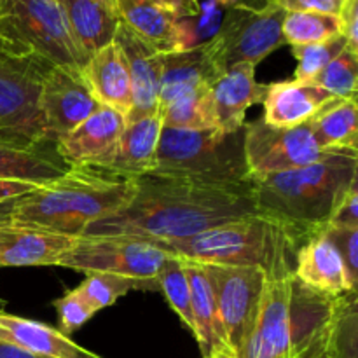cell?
Wrapping results in <instances>:
<instances>
[{
    "label": "cell",
    "instance_id": "obj_29",
    "mask_svg": "<svg viewBox=\"0 0 358 358\" xmlns=\"http://www.w3.org/2000/svg\"><path fill=\"white\" fill-rule=\"evenodd\" d=\"M163 128L212 129L219 128L212 87L182 94L157 108Z\"/></svg>",
    "mask_w": 358,
    "mask_h": 358
},
{
    "label": "cell",
    "instance_id": "obj_38",
    "mask_svg": "<svg viewBox=\"0 0 358 358\" xmlns=\"http://www.w3.org/2000/svg\"><path fill=\"white\" fill-rule=\"evenodd\" d=\"M329 227H338V229H355L358 227V182L350 187L343 201L339 203Z\"/></svg>",
    "mask_w": 358,
    "mask_h": 358
},
{
    "label": "cell",
    "instance_id": "obj_24",
    "mask_svg": "<svg viewBox=\"0 0 358 358\" xmlns=\"http://www.w3.org/2000/svg\"><path fill=\"white\" fill-rule=\"evenodd\" d=\"M70 166L56 150V142L16 145L0 142V178L45 185L69 173Z\"/></svg>",
    "mask_w": 358,
    "mask_h": 358
},
{
    "label": "cell",
    "instance_id": "obj_37",
    "mask_svg": "<svg viewBox=\"0 0 358 358\" xmlns=\"http://www.w3.org/2000/svg\"><path fill=\"white\" fill-rule=\"evenodd\" d=\"M332 243L338 247L343 261H345L348 275L353 285L357 287L358 280V227L355 229H338V227H327L325 231Z\"/></svg>",
    "mask_w": 358,
    "mask_h": 358
},
{
    "label": "cell",
    "instance_id": "obj_43",
    "mask_svg": "<svg viewBox=\"0 0 358 358\" xmlns=\"http://www.w3.org/2000/svg\"><path fill=\"white\" fill-rule=\"evenodd\" d=\"M0 358H41L34 353L27 352V350H21L17 346L10 345V343L0 341Z\"/></svg>",
    "mask_w": 358,
    "mask_h": 358
},
{
    "label": "cell",
    "instance_id": "obj_31",
    "mask_svg": "<svg viewBox=\"0 0 358 358\" xmlns=\"http://www.w3.org/2000/svg\"><path fill=\"white\" fill-rule=\"evenodd\" d=\"M283 42L292 45L318 44L341 35L338 16L289 10L282 23Z\"/></svg>",
    "mask_w": 358,
    "mask_h": 358
},
{
    "label": "cell",
    "instance_id": "obj_20",
    "mask_svg": "<svg viewBox=\"0 0 358 358\" xmlns=\"http://www.w3.org/2000/svg\"><path fill=\"white\" fill-rule=\"evenodd\" d=\"M84 80L96 101L128 117L133 107L131 80L124 52L112 41L90 56L83 70Z\"/></svg>",
    "mask_w": 358,
    "mask_h": 358
},
{
    "label": "cell",
    "instance_id": "obj_21",
    "mask_svg": "<svg viewBox=\"0 0 358 358\" xmlns=\"http://www.w3.org/2000/svg\"><path fill=\"white\" fill-rule=\"evenodd\" d=\"M0 341L10 343L41 358H103L73 343L58 329L3 310H0Z\"/></svg>",
    "mask_w": 358,
    "mask_h": 358
},
{
    "label": "cell",
    "instance_id": "obj_8",
    "mask_svg": "<svg viewBox=\"0 0 358 358\" xmlns=\"http://www.w3.org/2000/svg\"><path fill=\"white\" fill-rule=\"evenodd\" d=\"M49 69L52 66L0 48V142H55L41 112L42 80Z\"/></svg>",
    "mask_w": 358,
    "mask_h": 358
},
{
    "label": "cell",
    "instance_id": "obj_1",
    "mask_svg": "<svg viewBox=\"0 0 358 358\" xmlns=\"http://www.w3.org/2000/svg\"><path fill=\"white\" fill-rule=\"evenodd\" d=\"M250 215H259L250 180L199 184L143 175L135 178V192L128 205L90 224L83 236H129L163 243Z\"/></svg>",
    "mask_w": 358,
    "mask_h": 358
},
{
    "label": "cell",
    "instance_id": "obj_44",
    "mask_svg": "<svg viewBox=\"0 0 358 358\" xmlns=\"http://www.w3.org/2000/svg\"><path fill=\"white\" fill-rule=\"evenodd\" d=\"M17 199H20V198H17ZM17 199H13V201L0 203V226H3V224H9L10 222V219H13L14 206H16Z\"/></svg>",
    "mask_w": 358,
    "mask_h": 358
},
{
    "label": "cell",
    "instance_id": "obj_18",
    "mask_svg": "<svg viewBox=\"0 0 358 358\" xmlns=\"http://www.w3.org/2000/svg\"><path fill=\"white\" fill-rule=\"evenodd\" d=\"M255 66L254 63H236L213 80V105L222 131L243 129L248 108L264 100L268 86L255 80Z\"/></svg>",
    "mask_w": 358,
    "mask_h": 358
},
{
    "label": "cell",
    "instance_id": "obj_11",
    "mask_svg": "<svg viewBox=\"0 0 358 358\" xmlns=\"http://www.w3.org/2000/svg\"><path fill=\"white\" fill-rule=\"evenodd\" d=\"M290 250L280 252L271 268L266 271L259 315L248 343L245 358H292V292L294 269L290 268Z\"/></svg>",
    "mask_w": 358,
    "mask_h": 358
},
{
    "label": "cell",
    "instance_id": "obj_16",
    "mask_svg": "<svg viewBox=\"0 0 358 358\" xmlns=\"http://www.w3.org/2000/svg\"><path fill=\"white\" fill-rule=\"evenodd\" d=\"M294 278L306 289L327 297L357 292L338 247L325 231L297 248Z\"/></svg>",
    "mask_w": 358,
    "mask_h": 358
},
{
    "label": "cell",
    "instance_id": "obj_45",
    "mask_svg": "<svg viewBox=\"0 0 358 358\" xmlns=\"http://www.w3.org/2000/svg\"><path fill=\"white\" fill-rule=\"evenodd\" d=\"M208 358H238L234 355V352L231 348H222L219 350V352H215L213 355H210Z\"/></svg>",
    "mask_w": 358,
    "mask_h": 358
},
{
    "label": "cell",
    "instance_id": "obj_40",
    "mask_svg": "<svg viewBox=\"0 0 358 358\" xmlns=\"http://www.w3.org/2000/svg\"><path fill=\"white\" fill-rule=\"evenodd\" d=\"M341 2L343 0H278L287 13L297 10V13H320L331 16H338Z\"/></svg>",
    "mask_w": 358,
    "mask_h": 358
},
{
    "label": "cell",
    "instance_id": "obj_12",
    "mask_svg": "<svg viewBox=\"0 0 358 358\" xmlns=\"http://www.w3.org/2000/svg\"><path fill=\"white\" fill-rule=\"evenodd\" d=\"M243 149L250 178L304 168L332 152L320 149L308 122L282 128L264 119L245 122Z\"/></svg>",
    "mask_w": 358,
    "mask_h": 358
},
{
    "label": "cell",
    "instance_id": "obj_15",
    "mask_svg": "<svg viewBox=\"0 0 358 358\" xmlns=\"http://www.w3.org/2000/svg\"><path fill=\"white\" fill-rule=\"evenodd\" d=\"M114 41L124 52L128 62L129 80H131L133 107L126 122L138 121L147 115L157 114L159 103V86L163 76L164 52L143 41L124 23H119Z\"/></svg>",
    "mask_w": 358,
    "mask_h": 358
},
{
    "label": "cell",
    "instance_id": "obj_7",
    "mask_svg": "<svg viewBox=\"0 0 358 358\" xmlns=\"http://www.w3.org/2000/svg\"><path fill=\"white\" fill-rule=\"evenodd\" d=\"M287 10L278 0H227L220 28L206 52L217 73L236 63H261L266 56L285 45L282 23Z\"/></svg>",
    "mask_w": 358,
    "mask_h": 358
},
{
    "label": "cell",
    "instance_id": "obj_4",
    "mask_svg": "<svg viewBox=\"0 0 358 358\" xmlns=\"http://www.w3.org/2000/svg\"><path fill=\"white\" fill-rule=\"evenodd\" d=\"M149 175L199 184H245L250 173L245 161L243 129L226 133L219 128H163L156 166Z\"/></svg>",
    "mask_w": 358,
    "mask_h": 358
},
{
    "label": "cell",
    "instance_id": "obj_14",
    "mask_svg": "<svg viewBox=\"0 0 358 358\" xmlns=\"http://www.w3.org/2000/svg\"><path fill=\"white\" fill-rule=\"evenodd\" d=\"M124 126V115L100 105L69 135L56 140V150L70 166L107 171Z\"/></svg>",
    "mask_w": 358,
    "mask_h": 358
},
{
    "label": "cell",
    "instance_id": "obj_5",
    "mask_svg": "<svg viewBox=\"0 0 358 358\" xmlns=\"http://www.w3.org/2000/svg\"><path fill=\"white\" fill-rule=\"evenodd\" d=\"M0 48L77 72L90 59L73 38L59 0H0Z\"/></svg>",
    "mask_w": 358,
    "mask_h": 358
},
{
    "label": "cell",
    "instance_id": "obj_2",
    "mask_svg": "<svg viewBox=\"0 0 358 358\" xmlns=\"http://www.w3.org/2000/svg\"><path fill=\"white\" fill-rule=\"evenodd\" d=\"M357 182L355 150H332L304 168L250 178L257 213L283 231L294 250L327 231L336 208Z\"/></svg>",
    "mask_w": 358,
    "mask_h": 358
},
{
    "label": "cell",
    "instance_id": "obj_9",
    "mask_svg": "<svg viewBox=\"0 0 358 358\" xmlns=\"http://www.w3.org/2000/svg\"><path fill=\"white\" fill-rule=\"evenodd\" d=\"M170 254L156 243L129 236H79L58 266L84 275L105 273L156 289V276Z\"/></svg>",
    "mask_w": 358,
    "mask_h": 358
},
{
    "label": "cell",
    "instance_id": "obj_36",
    "mask_svg": "<svg viewBox=\"0 0 358 358\" xmlns=\"http://www.w3.org/2000/svg\"><path fill=\"white\" fill-rule=\"evenodd\" d=\"M55 306L59 318L58 331L63 332L65 336L72 334L77 329L83 327V325L96 313L94 308L87 303L86 297L80 294L79 289L70 290L69 294H65L63 297L56 299Z\"/></svg>",
    "mask_w": 358,
    "mask_h": 358
},
{
    "label": "cell",
    "instance_id": "obj_27",
    "mask_svg": "<svg viewBox=\"0 0 358 358\" xmlns=\"http://www.w3.org/2000/svg\"><path fill=\"white\" fill-rule=\"evenodd\" d=\"M66 23L77 44L90 58L114 41L119 14L96 0H59Z\"/></svg>",
    "mask_w": 358,
    "mask_h": 358
},
{
    "label": "cell",
    "instance_id": "obj_47",
    "mask_svg": "<svg viewBox=\"0 0 358 358\" xmlns=\"http://www.w3.org/2000/svg\"><path fill=\"white\" fill-rule=\"evenodd\" d=\"M296 358H327L324 353H315V355H304V357H296Z\"/></svg>",
    "mask_w": 358,
    "mask_h": 358
},
{
    "label": "cell",
    "instance_id": "obj_34",
    "mask_svg": "<svg viewBox=\"0 0 358 358\" xmlns=\"http://www.w3.org/2000/svg\"><path fill=\"white\" fill-rule=\"evenodd\" d=\"M346 48V41L339 37L331 41L318 42V44L292 45V55L296 58V80H311L322 72L343 49Z\"/></svg>",
    "mask_w": 358,
    "mask_h": 358
},
{
    "label": "cell",
    "instance_id": "obj_41",
    "mask_svg": "<svg viewBox=\"0 0 358 358\" xmlns=\"http://www.w3.org/2000/svg\"><path fill=\"white\" fill-rule=\"evenodd\" d=\"M38 187H41V184H35V182L6 180V178H0V203L23 198V196L30 194V192H34Z\"/></svg>",
    "mask_w": 358,
    "mask_h": 358
},
{
    "label": "cell",
    "instance_id": "obj_17",
    "mask_svg": "<svg viewBox=\"0 0 358 358\" xmlns=\"http://www.w3.org/2000/svg\"><path fill=\"white\" fill-rule=\"evenodd\" d=\"M77 238L9 222L0 226V268L58 266Z\"/></svg>",
    "mask_w": 358,
    "mask_h": 358
},
{
    "label": "cell",
    "instance_id": "obj_46",
    "mask_svg": "<svg viewBox=\"0 0 358 358\" xmlns=\"http://www.w3.org/2000/svg\"><path fill=\"white\" fill-rule=\"evenodd\" d=\"M96 2H100L101 6L108 7V9L115 10V0H96ZM115 13H117V10H115Z\"/></svg>",
    "mask_w": 358,
    "mask_h": 358
},
{
    "label": "cell",
    "instance_id": "obj_10",
    "mask_svg": "<svg viewBox=\"0 0 358 358\" xmlns=\"http://www.w3.org/2000/svg\"><path fill=\"white\" fill-rule=\"evenodd\" d=\"M206 266L227 346L245 358L259 315L266 271L257 266Z\"/></svg>",
    "mask_w": 358,
    "mask_h": 358
},
{
    "label": "cell",
    "instance_id": "obj_6",
    "mask_svg": "<svg viewBox=\"0 0 358 358\" xmlns=\"http://www.w3.org/2000/svg\"><path fill=\"white\" fill-rule=\"evenodd\" d=\"M152 243L185 261L210 266H257L264 271L271 268L283 248L292 247L283 231L262 215L222 224L185 240Z\"/></svg>",
    "mask_w": 358,
    "mask_h": 358
},
{
    "label": "cell",
    "instance_id": "obj_13",
    "mask_svg": "<svg viewBox=\"0 0 358 358\" xmlns=\"http://www.w3.org/2000/svg\"><path fill=\"white\" fill-rule=\"evenodd\" d=\"M100 103L84 80L83 72L52 66L45 72L41 90V112L52 138L59 140L86 121Z\"/></svg>",
    "mask_w": 358,
    "mask_h": 358
},
{
    "label": "cell",
    "instance_id": "obj_32",
    "mask_svg": "<svg viewBox=\"0 0 358 358\" xmlns=\"http://www.w3.org/2000/svg\"><path fill=\"white\" fill-rule=\"evenodd\" d=\"M156 285L159 292L170 303L171 310L178 315L185 327L194 336V318H192V304H191V287H189L187 273H185L184 261L177 255L168 257L161 271L156 276Z\"/></svg>",
    "mask_w": 358,
    "mask_h": 358
},
{
    "label": "cell",
    "instance_id": "obj_23",
    "mask_svg": "<svg viewBox=\"0 0 358 358\" xmlns=\"http://www.w3.org/2000/svg\"><path fill=\"white\" fill-rule=\"evenodd\" d=\"M161 129H163V121H161L159 114L126 122L117 149H115L114 159L107 168L108 173L129 178V180L149 175L156 166Z\"/></svg>",
    "mask_w": 358,
    "mask_h": 358
},
{
    "label": "cell",
    "instance_id": "obj_26",
    "mask_svg": "<svg viewBox=\"0 0 358 358\" xmlns=\"http://www.w3.org/2000/svg\"><path fill=\"white\" fill-rule=\"evenodd\" d=\"M191 287L192 318H194V338L201 350L203 358H208L222 348H229L224 334L222 322L217 310L215 296L205 264L182 259Z\"/></svg>",
    "mask_w": 358,
    "mask_h": 358
},
{
    "label": "cell",
    "instance_id": "obj_28",
    "mask_svg": "<svg viewBox=\"0 0 358 358\" xmlns=\"http://www.w3.org/2000/svg\"><path fill=\"white\" fill-rule=\"evenodd\" d=\"M308 124L320 149L358 152L357 100L336 98L334 101L325 105Z\"/></svg>",
    "mask_w": 358,
    "mask_h": 358
},
{
    "label": "cell",
    "instance_id": "obj_3",
    "mask_svg": "<svg viewBox=\"0 0 358 358\" xmlns=\"http://www.w3.org/2000/svg\"><path fill=\"white\" fill-rule=\"evenodd\" d=\"M133 192L135 180L73 166L58 180L17 199L10 222L79 238L90 224L124 208Z\"/></svg>",
    "mask_w": 358,
    "mask_h": 358
},
{
    "label": "cell",
    "instance_id": "obj_42",
    "mask_svg": "<svg viewBox=\"0 0 358 358\" xmlns=\"http://www.w3.org/2000/svg\"><path fill=\"white\" fill-rule=\"evenodd\" d=\"M152 2L166 7L178 17H192L199 10V0H152Z\"/></svg>",
    "mask_w": 358,
    "mask_h": 358
},
{
    "label": "cell",
    "instance_id": "obj_33",
    "mask_svg": "<svg viewBox=\"0 0 358 358\" xmlns=\"http://www.w3.org/2000/svg\"><path fill=\"white\" fill-rule=\"evenodd\" d=\"M308 83L324 87L336 98L357 100L358 52L345 48L318 76H315Z\"/></svg>",
    "mask_w": 358,
    "mask_h": 358
},
{
    "label": "cell",
    "instance_id": "obj_35",
    "mask_svg": "<svg viewBox=\"0 0 358 358\" xmlns=\"http://www.w3.org/2000/svg\"><path fill=\"white\" fill-rule=\"evenodd\" d=\"M77 289L94 308V311H100L112 306L119 297L126 296L129 290L138 289V282L122 278V276L94 273V275H86V280Z\"/></svg>",
    "mask_w": 358,
    "mask_h": 358
},
{
    "label": "cell",
    "instance_id": "obj_22",
    "mask_svg": "<svg viewBox=\"0 0 358 358\" xmlns=\"http://www.w3.org/2000/svg\"><path fill=\"white\" fill-rule=\"evenodd\" d=\"M121 23L161 52L184 49L180 20L177 14L152 0H115Z\"/></svg>",
    "mask_w": 358,
    "mask_h": 358
},
{
    "label": "cell",
    "instance_id": "obj_19",
    "mask_svg": "<svg viewBox=\"0 0 358 358\" xmlns=\"http://www.w3.org/2000/svg\"><path fill=\"white\" fill-rule=\"evenodd\" d=\"M336 96L308 80H283L269 84L264 100V121L273 126L294 128L310 122Z\"/></svg>",
    "mask_w": 358,
    "mask_h": 358
},
{
    "label": "cell",
    "instance_id": "obj_30",
    "mask_svg": "<svg viewBox=\"0 0 358 358\" xmlns=\"http://www.w3.org/2000/svg\"><path fill=\"white\" fill-rule=\"evenodd\" d=\"M357 292L339 296L324 334L327 358H357Z\"/></svg>",
    "mask_w": 358,
    "mask_h": 358
},
{
    "label": "cell",
    "instance_id": "obj_25",
    "mask_svg": "<svg viewBox=\"0 0 358 358\" xmlns=\"http://www.w3.org/2000/svg\"><path fill=\"white\" fill-rule=\"evenodd\" d=\"M219 73L210 62L206 44L182 49V51L164 52L157 108L182 94L212 87Z\"/></svg>",
    "mask_w": 358,
    "mask_h": 358
},
{
    "label": "cell",
    "instance_id": "obj_39",
    "mask_svg": "<svg viewBox=\"0 0 358 358\" xmlns=\"http://www.w3.org/2000/svg\"><path fill=\"white\" fill-rule=\"evenodd\" d=\"M338 20L346 48L358 52V0H343Z\"/></svg>",
    "mask_w": 358,
    "mask_h": 358
}]
</instances>
